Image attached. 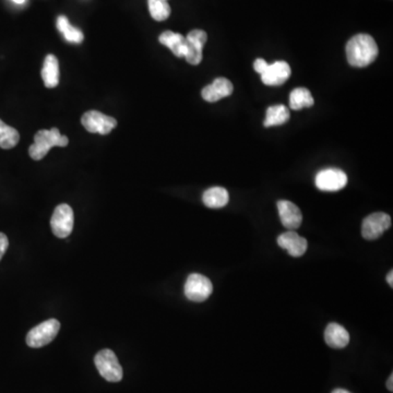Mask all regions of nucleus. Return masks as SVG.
I'll use <instances>...</instances> for the list:
<instances>
[{
  "label": "nucleus",
  "mask_w": 393,
  "mask_h": 393,
  "mask_svg": "<svg viewBox=\"0 0 393 393\" xmlns=\"http://www.w3.org/2000/svg\"><path fill=\"white\" fill-rule=\"evenodd\" d=\"M69 143L68 137L62 136L60 130L52 128L51 130H40L34 136V143L28 149V155L35 161L46 157L49 150L54 147H66Z\"/></svg>",
  "instance_id": "f03ea898"
},
{
  "label": "nucleus",
  "mask_w": 393,
  "mask_h": 393,
  "mask_svg": "<svg viewBox=\"0 0 393 393\" xmlns=\"http://www.w3.org/2000/svg\"><path fill=\"white\" fill-rule=\"evenodd\" d=\"M150 15L155 21H165L171 16V6L166 0H148Z\"/></svg>",
  "instance_id": "5701e85b"
},
{
  "label": "nucleus",
  "mask_w": 393,
  "mask_h": 393,
  "mask_svg": "<svg viewBox=\"0 0 393 393\" xmlns=\"http://www.w3.org/2000/svg\"><path fill=\"white\" fill-rule=\"evenodd\" d=\"M279 216L283 227L293 231L301 227L303 222V214L301 210L293 202L288 200H280L278 202Z\"/></svg>",
  "instance_id": "ddd939ff"
},
{
  "label": "nucleus",
  "mask_w": 393,
  "mask_h": 393,
  "mask_svg": "<svg viewBox=\"0 0 393 393\" xmlns=\"http://www.w3.org/2000/svg\"><path fill=\"white\" fill-rule=\"evenodd\" d=\"M347 58L351 66L364 68L373 64L377 58V43L369 34H358L347 44Z\"/></svg>",
  "instance_id": "f257e3e1"
},
{
  "label": "nucleus",
  "mask_w": 393,
  "mask_h": 393,
  "mask_svg": "<svg viewBox=\"0 0 393 393\" xmlns=\"http://www.w3.org/2000/svg\"><path fill=\"white\" fill-rule=\"evenodd\" d=\"M278 244L281 248L286 250L292 257H302L308 248L307 239L299 236L293 231L283 233L278 237Z\"/></svg>",
  "instance_id": "4468645a"
},
{
  "label": "nucleus",
  "mask_w": 393,
  "mask_h": 393,
  "mask_svg": "<svg viewBox=\"0 0 393 393\" xmlns=\"http://www.w3.org/2000/svg\"><path fill=\"white\" fill-rule=\"evenodd\" d=\"M234 91L233 83L227 78H216L211 85L203 87L201 96L209 103H216L223 98L231 96Z\"/></svg>",
  "instance_id": "9b49d317"
},
{
  "label": "nucleus",
  "mask_w": 393,
  "mask_h": 393,
  "mask_svg": "<svg viewBox=\"0 0 393 393\" xmlns=\"http://www.w3.org/2000/svg\"><path fill=\"white\" fill-rule=\"evenodd\" d=\"M159 41L164 46L168 47L175 56L185 58L187 53V41L185 36L172 31H165L159 35Z\"/></svg>",
  "instance_id": "dca6fc26"
},
{
  "label": "nucleus",
  "mask_w": 393,
  "mask_h": 393,
  "mask_svg": "<svg viewBox=\"0 0 393 393\" xmlns=\"http://www.w3.org/2000/svg\"><path fill=\"white\" fill-rule=\"evenodd\" d=\"M202 201L208 208L221 209L229 203V195L225 188L212 187L204 191Z\"/></svg>",
  "instance_id": "a211bd4d"
},
{
  "label": "nucleus",
  "mask_w": 393,
  "mask_h": 393,
  "mask_svg": "<svg viewBox=\"0 0 393 393\" xmlns=\"http://www.w3.org/2000/svg\"><path fill=\"white\" fill-rule=\"evenodd\" d=\"M324 341L332 349H344L349 343V334L344 326L332 322L326 328Z\"/></svg>",
  "instance_id": "2eb2a0df"
},
{
  "label": "nucleus",
  "mask_w": 393,
  "mask_h": 393,
  "mask_svg": "<svg viewBox=\"0 0 393 393\" xmlns=\"http://www.w3.org/2000/svg\"><path fill=\"white\" fill-rule=\"evenodd\" d=\"M316 186L322 191H339L347 186V176L339 168H326L320 171L316 176Z\"/></svg>",
  "instance_id": "1a4fd4ad"
},
{
  "label": "nucleus",
  "mask_w": 393,
  "mask_h": 393,
  "mask_svg": "<svg viewBox=\"0 0 393 393\" xmlns=\"http://www.w3.org/2000/svg\"><path fill=\"white\" fill-rule=\"evenodd\" d=\"M288 119H290V111L286 106L282 104L270 106L265 113V126H281L283 123H288Z\"/></svg>",
  "instance_id": "aec40b11"
},
{
  "label": "nucleus",
  "mask_w": 393,
  "mask_h": 393,
  "mask_svg": "<svg viewBox=\"0 0 393 393\" xmlns=\"http://www.w3.org/2000/svg\"><path fill=\"white\" fill-rule=\"evenodd\" d=\"M315 101L311 91L306 87H296L290 96V106L294 111H299L302 108L311 107Z\"/></svg>",
  "instance_id": "6ab92c4d"
},
{
  "label": "nucleus",
  "mask_w": 393,
  "mask_h": 393,
  "mask_svg": "<svg viewBox=\"0 0 393 393\" xmlns=\"http://www.w3.org/2000/svg\"><path fill=\"white\" fill-rule=\"evenodd\" d=\"M332 393H351V392L344 390V389H335V390L332 391Z\"/></svg>",
  "instance_id": "cd10ccee"
},
{
  "label": "nucleus",
  "mask_w": 393,
  "mask_h": 393,
  "mask_svg": "<svg viewBox=\"0 0 393 393\" xmlns=\"http://www.w3.org/2000/svg\"><path fill=\"white\" fill-rule=\"evenodd\" d=\"M60 324L57 319H49L34 326L26 335V344L32 349H40L49 344L60 332Z\"/></svg>",
  "instance_id": "20e7f679"
},
{
  "label": "nucleus",
  "mask_w": 393,
  "mask_h": 393,
  "mask_svg": "<svg viewBox=\"0 0 393 393\" xmlns=\"http://www.w3.org/2000/svg\"><path fill=\"white\" fill-rule=\"evenodd\" d=\"M12 1L13 3H19V5H22V3H24L26 0H12Z\"/></svg>",
  "instance_id": "c85d7f7f"
},
{
  "label": "nucleus",
  "mask_w": 393,
  "mask_h": 393,
  "mask_svg": "<svg viewBox=\"0 0 393 393\" xmlns=\"http://www.w3.org/2000/svg\"><path fill=\"white\" fill-rule=\"evenodd\" d=\"M212 292L213 286L204 275L193 273L188 277L185 283V295L189 301L195 303L207 301Z\"/></svg>",
  "instance_id": "423d86ee"
},
{
  "label": "nucleus",
  "mask_w": 393,
  "mask_h": 393,
  "mask_svg": "<svg viewBox=\"0 0 393 393\" xmlns=\"http://www.w3.org/2000/svg\"><path fill=\"white\" fill-rule=\"evenodd\" d=\"M81 123L91 134H111L112 130L117 126V121L111 116L104 115L98 111H89L85 113L81 119Z\"/></svg>",
  "instance_id": "0eeeda50"
},
{
  "label": "nucleus",
  "mask_w": 393,
  "mask_h": 393,
  "mask_svg": "<svg viewBox=\"0 0 393 393\" xmlns=\"http://www.w3.org/2000/svg\"><path fill=\"white\" fill-rule=\"evenodd\" d=\"M391 218L383 212L370 214L363 221L362 235L367 241L379 238L387 229H390Z\"/></svg>",
  "instance_id": "6e6552de"
},
{
  "label": "nucleus",
  "mask_w": 393,
  "mask_h": 393,
  "mask_svg": "<svg viewBox=\"0 0 393 393\" xmlns=\"http://www.w3.org/2000/svg\"><path fill=\"white\" fill-rule=\"evenodd\" d=\"M60 62L55 55H47L42 68V79L45 87L53 89L60 83Z\"/></svg>",
  "instance_id": "f3484780"
},
{
  "label": "nucleus",
  "mask_w": 393,
  "mask_h": 393,
  "mask_svg": "<svg viewBox=\"0 0 393 393\" xmlns=\"http://www.w3.org/2000/svg\"><path fill=\"white\" fill-rule=\"evenodd\" d=\"M387 389L391 391V392L393 391V375H391L390 377H389L388 381H387Z\"/></svg>",
  "instance_id": "a878e982"
},
{
  "label": "nucleus",
  "mask_w": 393,
  "mask_h": 393,
  "mask_svg": "<svg viewBox=\"0 0 393 393\" xmlns=\"http://www.w3.org/2000/svg\"><path fill=\"white\" fill-rule=\"evenodd\" d=\"M166 1H167V0H166Z\"/></svg>",
  "instance_id": "c756f323"
},
{
  "label": "nucleus",
  "mask_w": 393,
  "mask_h": 393,
  "mask_svg": "<svg viewBox=\"0 0 393 393\" xmlns=\"http://www.w3.org/2000/svg\"><path fill=\"white\" fill-rule=\"evenodd\" d=\"M19 141H20V134L18 130L6 125L0 119V148L5 150L12 149L16 147Z\"/></svg>",
  "instance_id": "4be33fe9"
},
{
  "label": "nucleus",
  "mask_w": 393,
  "mask_h": 393,
  "mask_svg": "<svg viewBox=\"0 0 393 393\" xmlns=\"http://www.w3.org/2000/svg\"><path fill=\"white\" fill-rule=\"evenodd\" d=\"M57 28L60 30L64 40L70 42V43L79 44L83 41L82 31H80L79 28L72 26L69 24L67 17H58V19H57Z\"/></svg>",
  "instance_id": "412c9836"
},
{
  "label": "nucleus",
  "mask_w": 393,
  "mask_h": 393,
  "mask_svg": "<svg viewBox=\"0 0 393 393\" xmlns=\"http://www.w3.org/2000/svg\"><path fill=\"white\" fill-rule=\"evenodd\" d=\"M73 222H75V216L71 207L66 203L60 204L55 209L51 218L53 234L58 238H67L73 229Z\"/></svg>",
  "instance_id": "39448f33"
},
{
  "label": "nucleus",
  "mask_w": 393,
  "mask_h": 393,
  "mask_svg": "<svg viewBox=\"0 0 393 393\" xmlns=\"http://www.w3.org/2000/svg\"><path fill=\"white\" fill-rule=\"evenodd\" d=\"M387 282H388L389 286H390L391 288H392V286H393V272H392V271H390V272H389V274L387 275Z\"/></svg>",
  "instance_id": "bb28decb"
},
{
  "label": "nucleus",
  "mask_w": 393,
  "mask_h": 393,
  "mask_svg": "<svg viewBox=\"0 0 393 393\" xmlns=\"http://www.w3.org/2000/svg\"><path fill=\"white\" fill-rule=\"evenodd\" d=\"M94 364L101 376L110 383H119L123 379V367L112 349H102L94 358Z\"/></svg>",
  "instance_id": "7ed1b4c3"
},
{
  "label": "nucleus",
  "mask_w": 393,
  "mask_h": 393,
  "mask_svg": "<svg viewBox=\"0 0 393 393\" xmlns=\"http://www.w3.org/2000/svg\"><path fill=\"white\" fill-rule=\"evenodd\" d=\"M290 77V64L286 62H275L268 66L261 75L262 82L269 87H280Z\"/></svg>",
  "instance_id": "f8f14e48"
},
{
  "label": "nucleus",
  "mask_w": 393,
  "mask_h": 393,
  "mask_svg": "<svg viewBox=\"0 0 393 393\" xmlns=\"http://www.w3.org/2000/svg\"><path fill=\"white\" fill-rule=\"evenodd\" d=\"M268 66H269V64H268V62H265V60H262V58H258V60H254V71L258 72V73H260V75H262V73L265 71Z\"/></svg>",
  "instance_id": "b1692460"
},
{
  "label": "nucleus",
  "mask_w": 393,
  "mask_h": 393,
  "mask_svg": "<svg viewBox=\"0 0 393 393\" xmlns=\"http://www.w3.org/2000/svg\"><path fill=\"white\" fill-rule=\"evenodd\" d=\"M208 35L202 30H193L186 36L187 41V53H186L185 60L188 64L197 66L202 60V49L204 44L207 43Z\"/></svg>",
  "instance_id": "9d476101"
},
{
  "label": "nucleus",
  "mask_w": 393,
  "mask_h": 393,
  "mask_svg": "<svg viewBox=\"0 0 393 393\" xmlns=\"http://www.w3.org/2000/svg\"><path fill=\"white\" fill-rule=\"evenodd\" d=\"M9 247V241L3 233H0V260L3 259Z\"/></svg>",
  "instance_id": "393cba45"
}]
</instances>
